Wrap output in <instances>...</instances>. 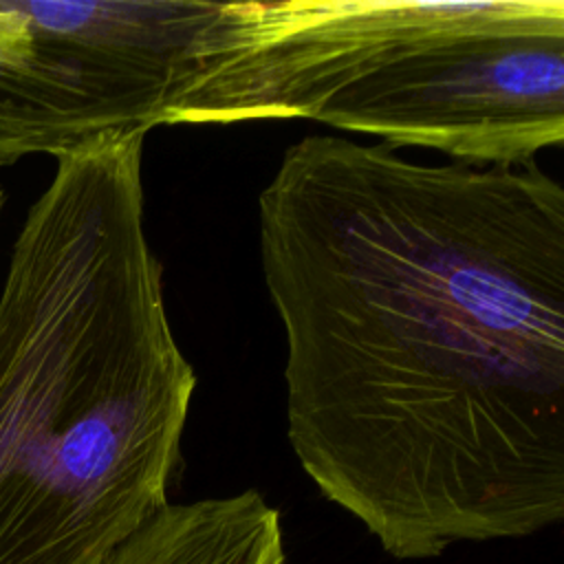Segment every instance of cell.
I'll use <instances>...</instances> for the list:
<instances>
[{
    "instance_id": "6da1fadb",
    "label": "cell",
    "mask_w": 564,
    "mask_h": 564,
    "mask_svg": "<svg viewBox=\"0 0 564 564\" xmlns=\"http://www.w3.org/2000/svg\"><path fill=\"white\" fill-rule=\"evenodd\" d=\"M286 434L397 560L564 518V189L308 134L258 196Z\"/></svg>"
},
{
    "instance_id": "7a4b0ae2",
    "label": "cell",
    "mask_w": 564,
    "mask_h": 564,
    "mask_svg": "<svg viewBox=\"0 0 564 564\" xmlns=\"http://www.w3.org/2000/svg\"><path fill=\"white\" fill-rule=\"evenodd\" d=\"M143 132L55 159L0 289V564H104L167 505L196 388L143 223Z\"/></svg>"
},
{
    "instance_id": "3957f363",
    "label": "cell",
    "mask_w": 564,
    "mask_h": 564,
    "mask_svg": "<svg viewBox=\"0 0 564 564\" xmlns=\"http://www.w3.org/2000/svg\"><path fill=\"white\" fill-rule=\"evenodd\" d=\"M293 117L458 163L535 161L564 141V0L267 2L170 126Z\"/></svg>"
},
{
    "instance_id": "277c9868",
    "label": "cell",
    "mask_w": 564,
    "mask_h": 564,
    "mask_svg": "<svg viewBox=\"0 0 564 564\" xmlns=\"http://www.w3.org/2000/svg\"><path fill=\"white\" fill-rule=\"evenodd\" d=\"M9 4L29 46L0 64V167L170 126L189 93L256 40L264 13V2Z\"/></svg>"
},
{
    "instance_id": "5b68a950",
    "label": "cell",
    "mask_w": 564,
    "mask_h": 564,
    "mask_svg": "<svg viewBox=\"0 0 564 564\" xmlns=\"http://www.w3.org/2000/svg\"><path fill=\"white\" fill-rule=\"evenodd\" d=\"M104 564H286L282 518L256 489L167 502Z\"/></svg>"
},
{
    "instance_id": "8992f818",
    "label": "cell",
    "mask_w": 564,
    "mask_h": 564,
    "mask_svg": "<svg viewBox=\"0 0 564 564\" xmlns=\"http://www.w3.org/2000/svg\"><path fill=\"white\" fill-rule=\"evenodd\" d=\"M26 46L29 33L24 18L9 4V0H0V64L20 62Z\"/></svg>"
},
{
    "instance_id": "52a82bcc",
    "label": "cell",
    "mask_w": 564,
    "mask_h": 564,
    "mask_svg": "<svg viewBox=\"0 0 564 564\" xmlns=\"http://www.w3.org/2000/svg\"><path fill=\"white\" fill-rule=\"evenodd\" d=\"M2 203H4V194H2V189H0V212H2Z\"/></svg>"
}]
</instances>
